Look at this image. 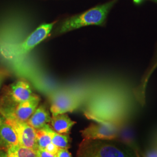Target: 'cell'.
Here are the masks:
<instances>
[{"instance_id":"6da1fadb","label":"cell","mask_w":157,"mask_h":157,"mask_svg":"<svg viewBox=\"0 0 157 157\" xmlns=\"http://www.w3.org/2000/svg\"><path fill=\"white\" fill-rule=\"evenodd\" d=\"M76 157H139L128 144L112 140L83 139L78 147Z\"/></svg>"},{"instance_id":"7a4b0ae2","label":"cell","mask_w":157,"mask_h":157,"mask_svg":"<svg viewBox=\"0 0 157 157\" xmlns=\"http://www.w3.org/2000/svg\"><path fill=\"white\" fill-rule=\"evenodd\" d=\"M117 0L111 1L90 9L82 13L69 17L65 19L57 30L58 33H67L74 30L91 25H102L108 12Z\"/></svg>"},{"instance_id":"3957f363","label":"cell","mask_w":157,"mask_h":157,"mask_svg":"<svg viewBox=\"0 0 157 157\" xmlns=\"http://www.w3.org/2000/svg\"><path fill=\"white\" fill-rule=\"evenodd\" d=\"M56 22L41 25L22 43L4 49L3 53L8 58H22L49 36Z\"/></svg>"},{"instance_id":"277c9868","label":"cell","mask_w":157,"mask_h":157,"mask_svg":"<svg viewBox=\"0 0 157 157\" xmlns=\"http://www.w3.org/2000/svg\"><path fill=\"white\" fill-rule=\"evenodd\" d=\"M40 98L34 94L26 101L11 107L0 108V112L4 118H12L19 121L26 122L39 106Z\"/></svg>"},{"instance_id":"5b68a950","label":"cell","mask_w":157,"mask_h":157,"mask_svg":"<svg viewBox=\"0 0 157 157\" xmlns=\"http://www.w3.org/2000/svg\"><path fill=\"white\" fill-rule=\"evenodd\" d=\"M50 110L52 117L75 111L80 105V101L72 93L61 91L56 93L51 98Z\"/></svg>"},{"instance_id":"8992f818","label":"cell","mask_w":157,"mask_h":157,"mask_svg":"<svg viewBox=\"0 0 157 157\" xmlns=\"http://www.w3.org/2000/svg\"><path fill=\"white\" fill-rule=\"evenodd\" d=\"M83 139L112 140L118 136L117 126L109 124H91L80 131Z\"/></svg>"},{"instance_id":"52a82bcc","label":"cell","mask_w":157,"mask_h":157,"mask_svg":"<svg viewBox=\"0 0 157 157\" xmlns=\"http://www.w3.org/2000/svg\"><path fill=\"white\" fill-rule=\"evenodd\" d=\"M5 121L15 130L20 145L36 151L39 149L36 142V129L30 126L26 122L19 121L12 118H6Z\"/></svg>"},{"instance_id":"ba28073f","label":"cell","mask_w":157,"mask_h":157,"mask_svg":"<svg viewBox=\"0 0 157 157\" xmlns=\"http://www.w3.org/2000/svg\"><path fill=\"white\" fill-rule=\"evenodd\" d=\"M33 94L28 82L24 80H18L10 86L7 95V106L2 108L15 106L19 103L28 100Z\"/></svg>"},{"instance_id":"9c48e42d","label":"cell","mask_w":157,"mask_h":157,"mask_svg":"<svg viewBox=\"0 0 157 157\" xmlns=\"http://www.w3.org/2000/svg\"><path fill=\"white\" fill-rule=\"evenodd\" d=\"M19 144L15 130L6 121L0 125V150L7 152L12 146Z\"/></svg>"},{"instance_id":"30bf717a","label":"cell","mask_w":157,"mask_h":157,"mask_svg":"<svg viewBox=\"0 0 157 157\" xmlns=\"http://www.w3.org/2000/svg\"><path fill=\"white\" fill-rule=\"evenodd\" d=\"M50 113L44 105L38 106L26 122L34 129H39L50 123L51 120Z\"/></svg>"},{"instance_id":"8fae6325","label":"cell","mask_w":157,"mask_h":157,"mask_svg":"<svg viewBox=\"0 0 157 157\" xmlns=\"http://www.w3.org/2000/svg\"><path fill=\"white\" fill-rule=\"evenodd\" d=\"M50 123L52 128L55 132L63 135H69L72 128L76 124L67 113L52 117Z\"/></svg>"},{"instance_id":"7c38bea8","label":"cell","mask_w":157,"mask_h":157,"mask_svg":"<svg viewBox=\"0 0 157 157\" xmlns=\"http://www.w3.org/2000/svg\"><path fill=\"white\" fill-rule=\"evenodd\" d=\"M6 152L7 157H38L37 151L19 144L12 146Z\"/></svg>"},{"instance_id":"4fadbf2b","label":"cell","mask_w":157,"mask_h":157,"mask_svg":"<svg viewBox=\"0 0 157 157\" xmlns=\"http://www.w3.org/2000/svg\"><path fill=\"white\" fill-rule=\"evenodd\" d=\"M51 128L48 124L44 127L36 130V137L39 149H45L46 147L51 143L50 129Z\"/></svg>"},{"instance_id":"5bb4252c","label":"cell","mask_w":157,"mask_h":157,"mask_svg":"<svg viewBox=\"0 0 157 157\" xmlns=\"http://www.w3.org/2000/svg\"><path fill=\"white\" fill-rule=\"evenodd\" d=\"M51 143L59 148L69 149L70 148V137L68 135H63L55 132L51 128L50 129Z\"/></svg>"},{"instance_id":"9a60e30c","label":"cell","mask_w":157,"mask_h":157,"mask_svg":"<svg viewBox=\"0 0 157 157\" xmlns=\"http://www.w3.org/2000/svg\"><path fill=\"white\" fill-rule=\"evenodd\" d=\"M56 157H72V154L68 151V149L59 148L56 154Z\"/></svg>"},{"instance_id":"2e32d148","label":"cell","mask_w":157,"mask_h":157,"mask_svg":"<svg viewBox=\"0 0 157 157\" xmlns=\"http://www.w3.org/2000/svg\"><path fill=\"white\" fill-rule=\"evenodd\" d=\"M45 150L49 152L51 154L56 155V153L59 150V148L56 147V145H54L53 143H51L46 147Z\"/></svg>"},{"instance_id":"e0dca14e","label":"cell","mask_w":157,"mask_h":157,"mask_svg":"<svg viewBox=\"0 0 157 157\" xmlns=\"http://www.w3.org/2000/svg\"><path fill=\"white\" fill-rule=\"evenodd\" d=\"M37 154L38 157H56V155L47 151L45 149H38L37 150Z\"/></svg>"},{"instance_id":"ac0fdd59","label":"cell","mask_w":157,"mask_h":157,"mask_svg":"<svg viewBox=\"0 0 157 157\" xmlns=\"http://www.w3.org/2000/svg\"><path fill=\"white\" fill-rule=\"evenodd\" d=\"M144 157H157V151L152 150L147 152Z\"/></svg>"},{"instance_id":"d6986e66","label":"cell","mask_w":157,"mask_h":157,"mask_svg":"<svg viewBox=\"0 0 157 157\" xmlns=\"http://www.w3.org/2000/svg\"><path fill=\"white\" fill-rule=\"evenodd\" d=\"M0 157H7V152L2 150H0Z\"/></svg>"},{"instance_id":"ffe728a7","label":"cell","mask_w":157,"mask_h":157,"mask_svg":"<svg viewBox=\"0 0 157 157\" xmlns=\"http://www.w3.org/2000/svg\"><path fill=\"white\" fill-rule=\"evenodd\" d=\"M5 75H0V88H1V84L2 83V82H3V79L4 78Z\"/></svg>"},{"instance_id":"44dd1931","label":"cell","mask_w":157,"mask_h":157,"mask_svg":"<svg viewBox=\"0 0 157 157\" xmlns=\"http://www.w3.org/2000/svg\"><path fill=\"white\" fill-rule=\"evenodd\" d=\"M4 121H5V118H4L2 116L0 115V125L4 122Z\"/></svg>"},{"instance_id":"7402d4cb","label":"cell","mask_w":157,"mask_h":157,"mask_svg":"<svg viewBox=\"0 0 157 157\" xmlns=\"http://www.w3.org/2000/svg\"><path fill=\"white\" fill-rule=\"evenodd\" d=\"M142 1H143V0H133V1L135 2V3H136V4H139V3H140Z\"/></svg>"},{"instance_id":"603a6c76","label":"cell","mask_w":157,"mask_h":157,"mask_svg":"<svg viewBox=\"0 0 157 157\" xmlns=\"http://www.w3.org/2000/svg\"><path fill=\"white\" fill-rule=\"evenodd\" d=\"M0 75H6V73L0 69Z\"/></svg>"},{"instance_id":"cb8c5ba5","label":"cell","mask_w":157,"mask_h":157,"mask_svg":"<svg viewBox=\"0 0 157 157\" xmlns=\"http://www.w3.org/2000/svg\"><path fill=\"white\" fill-rule=\"evenodd\" d=\"M156 66H157V63H156V65H155V66H154V67H156Z\"/></svg>"}]
</instances>
